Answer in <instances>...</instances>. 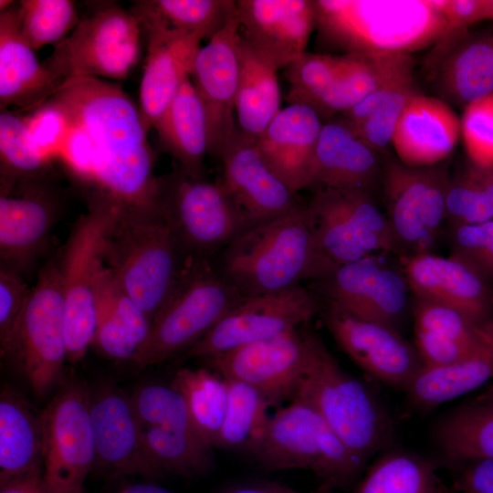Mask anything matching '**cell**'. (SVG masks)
I'll list each match as a JSON object with an SVG mask.
<instances>
[{"instance_id": "cell-59", "label": "cell", "mask_w": 493, "mask_h": 493, "mask_svg": "<svg viewBox=\"0 0 493 493\" xmlns=\"http://www.w3.org/2000/svg\"><path fill=\"white\" fill-rule=\"evenodd\" d=\"M476 402L493 405V382L490 387Z\"/></svg>"}, {"instance_id": "cell-8", "label": "cell", "mask_w": 493, "mask_h": 493, "mask_svg": "<svg viewBox=\"0 0 493 493\" xmlns=\"http://www.w3.org/2000/svg\"><path fill=\"white\" fill-rule=\"evenodd\" d=\"M1 354L16 364L37 397L49 394L60 383L67 344L57 263L47 264L39 273Z\"/></svg>"}, {"instance_id": "cell-25", "label": "cell", "mask_w": 493, "mask_h": 493, "mask_svg": "<svg viewBox=\"0 0 493 493\" xmlns=\"http://www.w3.org/2000/svg\"><path fill=\"white\" fill-rule=\"evenodd\" d=\"M401 260L416 299L452 308L475 323L493 315L491 283L463 261L430 252L405 255Z\"/></svg>"}, {"instance_id": "cell-7", "label": "cell", "mask_w": 493, "mask_h": 493, "mask_svg": "<svg viewBox=\"0 0 493 493\" xmlns=\"http://www.w3.org/2000/svg\"><path fill=\"white\" fill-rule=\"evenodd\" d=\"M242 298L217 271L212 259L190 257L176 288L152 320L146 341L131 362L146 368L184 352Z\"/></svg>"}, {"instance_id": "cell-58", "label": "cell", "mask_w": 493, "mask_h": 493, "mask_svg": "<svg viewBox=\"0 0 493 493\" xmlns=\"http://www.w3.org/2000/svg\"><path fill=\"white\" fill-rule=\"evenodd\" d=\"M113 493H174L153 483L143 482L126 485Z\"/></svg>"}, {"instance_id": "cell-5", "label": "cell", "mask_w": 493, "mask_h": 493, "mask_svg": "<svg viewBox=\"0 0 493 493\" xmlns=\"http://www.w3.org/2000/svg\"><path fill=\"white\" fill-rule=\"evenodd\" d=\"M309 338V359L294 398L316 409L365 465L389 442L392 423L370 389L340 365L310 329Z\"/></svg>"}, {"instance_id": "cell-39", "label": "cell", "mask_w": 493, "mask_h": 493, "mask_svg": "<svg viewBox=\"0 0 493 493\" xmlns=\"http://www.w3.org/2000/svg\"><path fill=\"white\" fill-rule=\"evenodd\" d=\"M171 385L184 398L194 427L215 446L223 425L227 404V381L210 368H181Z\"/></svg>"}, {"instance_id": "cell-30", "label": "cell", "mask_w": 493, "mask_h": 493, "mask_svg": "<svg viewBox=\"0 0 493 493\" xmlns=\"http://www.w3.org/2000/svg\"><path fill=\"white\" fill-rule=\"evenodd\" d=\"M381 173L377 152L343 123H323L309 172L307 189L371 191Z\"/></svg>"}, {"instance_id": "cell-1", "label": "cell", "mask_w": 493, "mask_h": 493, "mask_svg": "<svg viewBox=\"0 0 493 493\" xmlns=\"http://www.w3.org/2000/svg\"><path fill=\"white\" fill-rule=\"evenodd\" d=\"M46 102L61 120L50 156L60 157L93 186V197L120 211L162 214L149 131L120 85L97 78L68 79Z\"/></svg>"}, {"instance_id": "cell-50", "label": "cell", "mask_w": 493, "mask_h": 493, "mask_svg": "<svg viewBox=\"0 0 493 493\" xmlns=\"http://www.w3.org/2000/svg\"><path fill=\"white\" fill-rule=\"evenodd\" d=\"M452 257L493 282V220L452 226Z\"/></svg>"}, {"instance_id": "cell-21", "label": "cell", "mask_w": 493, "mask_h": 493, "mask_svg": "<svg viewBox=\"0 0 493 493\" xmlns=\"http://www.w3.org/2000/svg\"><path fill=\"white\" fill-rule=\"evenodd\" d=\"M240 41L237 16L200 47L191 76L207 117L210 153L215 156L239 131L234 113Z\"/></svg>"}, {"instance_id": "cell-31", "label": "cell", "mask_w": 493, "mask_h": 493, "mask_svg": "<svg viewBox=\"0 0 493 493\" xmlns=\"http://www.w3.org/2000/svg\"><path fill=\"white\" fill-rule=\"evenodd\" d=\"M94 308L91 345L107 358L131 362L148 338L152 320L103 263L95 279Z\"/></svg>"}, {"instance_id": "cell-60", "label": "cell", "mask_w": 493, "mask_h": 493, "mask_svg": "<svg viewBox=\"0 0 493 493\" xmlns=\"http://www.w3.org/2000/svg\"><path fill=\"white\" fill-rule=\"evenodd\" d=\"M486 19L493 22V0H486Z\"/></svg>"}, {"instance_id": "cell-48", "label": "cell", "mask_w": 493, "mask_h": 493, "mask_svg": "<svg viewBox=\"0 0 493 493\" xmlns=\"http://www.w3.org/2000/svg\"><path fill=\"white\" fill-rule=\"evenodd\" d=\"M131 399L142 428L159 426L199 435L184 398L172 385H143L133 392Z\"/></svg>"}, {"instance_id": "cell-27", "label": "cell", "mask_w": 493, "mask_h": 493, "mask_svg": "<svg viewBox=\"0 0 493 493\" xmlns=\"http://www.w3.org/2000/svg\"><path fill=\"white\" fill-rule=\"evenodd\" d=\"M322 126L321 119L311 107L288 104L256 141L267 165L296 195L307 189Z\"/></svg>"}, {"instance_id": "cell-53", "label": "cell", "mask_w": 493, "mask_h": 493, "mask_svg": "<svg viewBox=\"0 0 493 493\" xmlns=\"http://www.w3.org/2000/svg\"><path fill=\"white\" fill-rule=\"evenodd\" d=\"M31 288L20 273L0 267V346L7 344L28 299Z\"/></svg>"}, {"instance_id": "cell-47", "label": "cell", "mask_w": 493, "mask_h": 493, "mask_svg": "<svg viewBox=\"0 0 493 493\" xmlns=\"http://www.w3.org/2000/svg\"><path fill=\"white\" fill-rule=\"evenodd\" d=\"M345 57L304 52L286 70L289 83L288 104H304L314 109L341 74Z\"/></svg>"}, {"instance_id": "cell-55", "label": "cell", "mask_w": 493, "mask_h": 493, "mask_svg": "<svg viewBox=\"0 0 493 493\" xmlns=\"http://www.w3.org/2000/svg\"><path fill=\"white\" fill-rule=\"evenodd\" d=\"M438 4L447 21L446 34L486 20V0H438Z\"/></svg>"}, {"instance_id": "cell-38", "label": "cell", "mask_w": 493, "mask_h": 493, "mask_svg": "<svg viewBox=\"0 0 493 493\" xmlns=\"http://www.w3.org/2000/svg\"><path fill=\"white\" fill-rule=\"evenodd\" d=\"M351 493H454L435 463L420 456L390 451L368 468Z\"/></svg>"}, {"instance_id": "cell-4", "label": "cell", "mask_w": 493, "mask_h": 493, "mask_svg": "<svg viewBox=\"0 0 493 493\" xmlns=\"http://www.w3.org/2000/svg\"><path fill=\"white\" fill-rule=\"evenodd\" d=\"M189 257L163 215L144 212L120 211L101 247L103 265L152 323Z\"/></svg>"}, {"instance_id": "cell-29", "label": "cell", "mask_w": 493, "mask_h": 493, "mask_svg": "<svg viewBox=\"0 0 493 493\" xmlns=\"http://www.w3.org/2000/svg\"><path fill=\"white\" fill-rule=\"evenodd\" d=\"M62 82L40 63L19 31L18 4L0 12V105L36 110Z\"/></svg>"}, {"instance_id": "cell-34", "label": "cell", "mask_w": 493, "mask_h": 493, "mask_svg": "<svg viewBox=\"0 0 493 493\" xmlns=\"http://www.w3.org/2000/svg\"><path fill=\"white\" fill-rule=\"evenodd\" d=\"M489 379H493V315L476 350L448 365L424 366L406 392L415 405L432 409L477 389Z\"/></svg>"}, {"instance_id": "cell-45", "label": "cell", "mask_w": 493, "mask_h": 493, "mask_svg": "<svg viewBox=\"0 0 493 493\" xmlns=\"http://www.w3.org/2000/svg\"><path fill=\"white\" fill-rule=\"evenodd\" d=\"M446 219L452 226L493 220V167L470 162L450 177Z\"/></svg>"}, {"instance_id": "cell-51", "label": "cell", "mask_w": 493, "mask_h": 493, "mask_svg": "<svg viewBox=\"0 0 493 493\" xmlns=\"http://www.w3.org/2000/svg\"><path fill=\"white\" fill-rule=\"evenodd\" d=\"M414 327L461 342L478 341L487 320L475 323L452 308L420 299L414 306Z\"/></svg>"}, {"instance_id": "cell-16", "label": "cell", "mask_w": 493, "mask_h": 493, "mask_svg": "<svg viewBox=\"0 0 493 493\" xmlns=\"http://www.w3.org/2000/svg\"><path fill=\"white\" fill-rule=\"evenodd\" d=\"M309 330L304 324L203 360L224 378L254 387L277 405L297 393L309 359Z\"/></svg>"}, {"instance_id": "cell-40", "label": "cell", "mask_w": 493, "mask_h": 493, "mask_svg": "<svg viewBox=\"0 0 493 493\" xmlns=\"http://www.w3.org/2000/svg\"><path fill=\"white\" fill-rule=\"evenodd\" d=\"M226 413L215 447L252 456L259 446L273 406L260 392L242 382L228 380Z\"/></svg>"}, {"instance_id": "cell-14", "label": "cell", "mask_w": 493, "mask_h": 493, "mask_svg": "<svg viewBox=\"0 0 493 493\" xmlns=\"http://www.w3.org/2000/svg\"><path fill=\"white\" fill-rule=\"evenodd\" d=\"M450 175L446 166H410L390 161L383 173L387 218L398 247L430 252L446 219Z\"/></svg>"}, {"instance_id": "cell-57", "label": "cell", "mask_w": 493, "mask_h": 493, "mask_svg": "<svg viewBox=\"0 0 493 493\" xmlns=\"http://www.w3.org/2000/svg\"><path fill=\"white\" fill-rule=\"evenodd\" d=\"M0 493H50L43 480V469L0 482Z\"/></svg>"}, {"instance_id": "cell-46", "label": "cell", "mask_w": 493, "mask_h": 493, "mask_svg": "<svg viewBox=\"0 0 493 493\" xmlns=\"http://www.w3.org/2000/svg\"><path fill=\"white\" fill-rule=\"evenodd\" d=\"M18 20L22 37L34 50L56 46L79 22L71 0H22L18 3Z\"/></svg>"}, {"instance_id": "cell-6", "label": "cell", "mask_w": 493, "mask_h": 493, "mask_svg": "<svg viewBox=\"0 0 493 493\" xmlns=\"http://www.w3.org/2000/svg\"><path fill=\"white\" fill-rule=\"evenodd\" d=\"M251 457L266 471L309 470L320 487L331 490L351 485L364 467L318 411L299 398L270 416Z\"/></svg>"}, {"instance_id": "cell-24", "label": "cell", "mask_w": 493, "mask_h": 493, "mask_svg": "<svg viewBox=\"0 0 493 493\" xmlns=\"http://www.w3.org/2000/svg\"><path fill=\"white\" fill-rule=\"evenodd\" d=\"M237 16L243 39L278 70L306 52L316 28L312 0H239Z\"/></svg>"}, {"instance_id": "cell-37", "label": "cell", "mask_w": 493, "mask_h": 493, "mask_svg": "<svg viewBox=\"0 0 493 493\" xmlns=\"http://www.w3.org/2000/svg\"><path fill=\"white\" fill-rule=\"evenodd\" d=\"M417 93L414 74L407 75L372 91L338 121L377 152L392 142L406 103Z\"/></svg>"}, {"instance_id": "cell-32", "label": "cell", "mask_w": 493, "mask_h": 493, "mask_svg": "<svg viewBox=\"0 0 493 493\" xmlns=\"http://www.w3.org/2000/svg\"><path fill=\"white\" fill-rule=\"evenodd\" d=\"M164 149L189 176L203 178L205 158L210 153L206 113L188 79L153 127Z\"/></svg>"}, {"instance_id": "cell-33", "label": "cell", "mask_w": 493, "mask_h": 493, "mask_svg": "<svg viewBox=\"0 0 493 493\" xmlns=\"http://www.w3.org/2000/svg\"><path fill=\"white\" fill-rule=\"evenodd\" d=\"M345 66L333 84L320 98L315 111L331 121L381 87L413 74L414 59L407 54H344Z\"/></svg>"}, {"instance_id": "cell-18", "label": "cell", "mask_w": 493, "mask_h": 493, "mask_svg": "<svg viewBox=\"0 0 493 493\" xmlns=\"http://www.w3.org/2000/svg\"><path fill=\"white\" fill-rule=\"evenodd\" d=\"M314 285L324 301L395 329L407 307L409 286L403 269L392 266L381 253L341 265Z\"/></svg>"}, {"instance_id": "cell-56", "label": "cell", "mask_w": 493, "mask_h": 493, "mask_svg": "<svg viewBox=\"0 0 493 493\" xmlns=\"http://www.w3.org/2000/svg\"><path fill=\"white\" fill-rule=\"evenodd\" d=\"M216 493H334L333 490L320 487L311 492H301L285 484L263 480L252 479L235 482L219 489Z\"/></svg>"}, {"instance_id": "cell-43", "label": "cell", "mask_w": 493, "mask_h": 493, "mask_svg": "<svg viewBox=\"0 0 493 493\" xmlns=\"http://www.w3.org/2000/svg\"><path fill=\"white\" fill-rule=\"evenodd\" d=\"M48 158L36 143L26 117L1 110V191H8L25 181L40 179Z\"/></svg>"}, {"instance_id": "cell-17", "label": "cell", "mask_w": 493, "mask_h": 493, "mask_svg": "<svg viewBox=\"0 0 493 493\" xmlns=\"http://www.w3.org/2000/svg\"><path fill=\"white\" fill-rule=\"evenodd\" d=\"M322 320L340 348L363 371L407 390L424 367L416 348L389 325L354 316L321 301Z\"/></svg>"}, {"instance_id": "cell-20", "label": "cell", "mask_w": 493, "mask_h": 493, "mask_svg": "<svg viewBox=\"0 0 493 493\" xmlns=\"http://www.w3.org/2000/svg\"><path fill=\"white\" fill-rule=\"evenodd\" d=\"M147 35V56L140 85V111L149 131L182 85L191 78L205 37L173 29L137 4L131 11Z\"/></svg>"}, {"instance_id": "cell-23", "label": "cell", "mask_w": 493, "mask_h": 493, "mask_svg": "<svg viewBox=\"0 0 493 493\" xmlns=\"http://www.w3.org/2000/svg\"><path fill=\"white\" fill-rule=\"evenodd\" d=\"M222 186L252 225L285 215L301 203L267 165L256 141L240 131L217 156Z\"/></svg>"}, {"instance_id": "cell-2", "label": "cell", "mask_w": 493, "mask_h": 493, "mask_svg": "<svg viewBox=\"0 0 493 493\" xmlns=\"http://www.w3.org/2000/svg\"><path fill=\"white\" fill-rule=\"evenodd\" d=\"M214 265L243 297L316 282L338 267L320 251L303 204L242 231L219 252Z\"/></svg>"}, {"instance_id": "cell-42", "label": "cell", "mask_w": 493, "mask_h": 493, "mask_svg": "<svg viewBox=\"0 0 493 493\" xmlns=\"http://www.w3.org/2000/svg\"><path fill=\"white\" fill-rule=\"evenodd\" d=\"M143 439L149 456L164 476L200 477L214 467L213 446L197 433L151 426L143 428Z\"/></svg>"}, {"instance_id": "cell-61", "label": "cell", "mask_w": 493, "mask_h": 493, "mask_svg": "<svg viewBox=\"0 0 493 493\" xmlns=\"http://www.w3.org/2000/svg\"><path fill=\"white\" fill-rule=\"evenodd\" d=\"M13 1L10 0H1L0 1V12H3L13 5Z\"/></svg>"}, {"instance_id": "cell-28", "label": "cell", "mask_w": 493, "mask_h": 493, "mask_svg": "<svg viewBox=\"0 0 493 493\" xmlns=\"http://www.w3.org/2000/svg\"><path fill=\"white\" fill-rule=\"evenodd\" d=\"M460 120L449 104L420 92L406 103L392 143L399 161L410 166H432L455 149Z\"/></svg>"}, {"instance_id": "cell-10", "label": "cell", "mask_w": 493, "mask_h": 493, "mask_svg": "<svg viewBox=\"0 0 493 493\" xmlns=\"http://www.w3.org/2000/svg\"><path fill=\"white\" fill-rule=\"evenodd\" d=\"M141 23L119 5L79 20L43 62L61 82L73 78L125 79L140 58Z\"/></svg>"}, {"instance_id": "cell-11", "label": "cell", "mask_w": 493, "mask_h": 493, "mask_svg": "<svg viewBox=\"0 0 493 493\" xmlns=\"http://www.w3.org/2000/svg\"><path fill=\"white\" fill-rule=\"evenodd\" d=\"M120 209L93 197L75 225L58 264L64 301L67 360L79 361L91 346L95 330L94 285L107 231Z\"/></svg>"}, {"instance_id": "cell-3", "label": "cell", "mask_w": 493, "mask_h": 493, "mask_svg": "<svg viewBox=\"0 0 493 493\" xmlns=\"http://www.w3.org/2000/svg\"><path fill=\"white\" fill-rule=\"evenodd\" d=\"M320 40L345 54H407L447 32L438 0H315Z\"/></svg>"}, {"instance_id": "cell-49", "label": "cell", "mask_w": 493, "mask_h": 493, "mask_svg": "<svg viewBox=\"0 0 493 493\" xmlns=\"http://www.w3.org/2000/svg\"><path fill=\"white\" fill-rule=\"evenodd\" d=\"M460 135L470 163L493 167V92L464 108Z\"/></svg>"}, {"instance_id": "cell-41", "label": "cell", "mask_w": 493, "mask_h": 493, "mask_svg": "<svg viewBox=\"0 0 493 493\" xmlns=\"http://www.w3.org/2000/svg\"><path fill=\"white\" fill-rule=\"evenodd\" d=\"M437 444L453 464L477 458L493 459V405L474 402L440 421Z\"/></svg>"}, {"instance_id": "cell-52", "label": "cell", "mask_w": 493, "mask_h": 493, "mask_svg": "<svg viewBox=\"0 0 493 493\" xmlns=\"http://www.w3.org/2000/svg\"><path fill=\"white\" fill-rule=\"evenodd\" d=\"M488 319L484 322L480 338L475 342L456 341L414 327L415 348L424 366L438 367L448 365L471 353L482 342L486 335Z\"/></svg>"}, {"instance_id": "cell-44", "label": "cell", "mask_w": 493, "mask_h": 493, "mask_svg": "<svg viewBox=\"0 0 493 493\" xmlns=\"http://www.w3.org/2000/svg\"><path fill=\"white\" fill-rule=\"evenodd\" d=\"M173 29L210 39L237 16L235 0H153L138 2Z\"/></svg>"}, {"instance_id": "cell-26", "label": "cell", "mask_w": 493, "mask_h": 493, "mask_svg": "<svg viewBox=\"0 0 493 493\" xmlns=\"http://www.w3.org/2000/svg\"><path fill=\"white\" fill-rule=\"evenodd\" d=\"M0 195L1 266L25 272L41 254L55 225L58 200L40 179L22 182ZM9 191V190H8Z\"/></svg>"}, {"instance_id": "cell-9", "label": "cell", "mask_w": 493, "mask_h": 493, "mask_svg": "<svg viewBox=\"0 0 493 493\" xmlns=\"http://www.w3.org/2000/svg\"><path fill=\"white\" fill-rule=\"evenodd\" d=\"M162 215L188 257L212 259L252 225L219 181L178 168L160 177Z\"/></svg>"}, {"instance_id": "cell-13", "label": "cell", "mask_w": 493, "mask_h": 493, "mask_svg": "<svg viewBox=\"0 0 493 493\" xmlns=\"http://www.w3.org/2000/svg\"><path fill=\"white\" fill-rule=\"evenodd\" d=\"M307 205L317 246L334 266L398 248L386 215L365 190L320 188Z\"/></svg>"}, {"instance_id": "cell-54", "label": "cell", "mask_w": 493, "mask_h": 493, "mask_svg": "<svg viewBox=\"0 0 493 493\" xmlns=\"http://www.w3.org/2000/svg\"><path fill=\"white\" fill-rule=\"evenodd\" d=\"M456 465L454 493H493V459L477 458Z\"/></svg>"}, {"instance_id": "cell-35", "label": "cell", "mask_w": 493, "mask_h": 493, "mask_svg": "<svg viewBox=\"0 0 493 493\" xmlns=\"http://www.w3.org/2000/svg\"><path fill=\"white\" fill-rule=\"evenodd\" d=\"M41 415L13 388L0 395V482L43 469Z\"/></svg>"}, {"instance_id": "cell-19", "label": "cell", "mask_w": 493, "mask_h": 493, "mask_svg": "<svg viewBox=\"0 0 493 493\" xmlns=\"http://www.w3.org/2000/svg\"><path fill=\"white\" fill-rule=\"evenodd\" d=\"M90 416L96 451L93 468L101 476L147 479L164 476L147 452L131 396L112 383H103L90 393Z\"/></svg>"}, {"instance_id": "cell-12", "label": "cell", "mask_w": 493, "mask_h": 493, "mask_svg": "<svg viewBox=\"0 0 493 493\" xmlns=\"http://www.w3.org/2000/svg\"><path fill=\"white\" fill-rule=\"evenodd\" d=\"M90 393L84 381L68 380L40 413L43 480L50 493H83L94 467Z\"/></svg>"}, {"instance_id": "cell-36", "label": "cell", "mask_w": 493, "mask_h": 493, "mask_svg": "<svg viewBox=\"0 0 493 493\" xmlns=\"http://www.w3.org/2000/svg\"><path fill=\"white\" fill-rule=\"evenodd\" d=\"M236 115L241 134L257 141L281 110L278 69L242 37Z\"/></svg>"}, {"instance_id": "cell-22", "label": "cell", "mask_w": 493, "mask_h": 493, "mask_svg": "<svg viewBox=\"0 0 493 493\" xmlns=\"http://www.w3.org/2000/svg\"><path fill=\"white\" fill-rule=\"evenodd\" d=\"M431 47L424 68L438 99L464 109L493 92L492 34L456 30Z\"/></svg>"}, {"instance_id": "cell-15", "label": "cell", "mask_w": 493, "mask_h": 493, "mask_svg": "<svg viewBox=\"0 0 493 493\" xmlns=\"http://www.w3.org/2000/svg\"><path fill=\"white\" fill-rule=\"evenodd\" d=\"M320 309V299L302 285L243 297L184 357L205 359L276 337L307 324Z\"/></svg>"}]
</instances>
